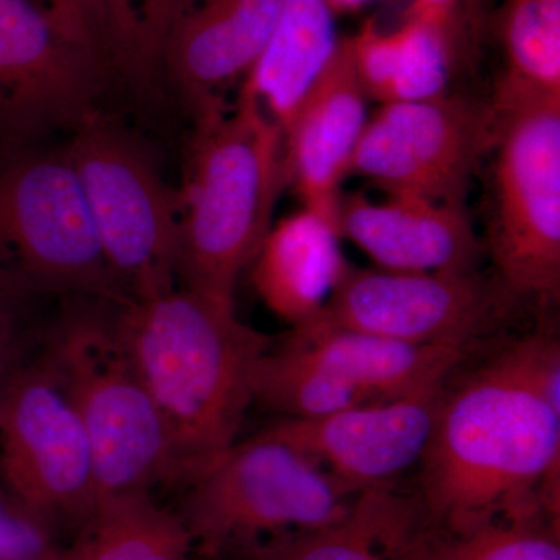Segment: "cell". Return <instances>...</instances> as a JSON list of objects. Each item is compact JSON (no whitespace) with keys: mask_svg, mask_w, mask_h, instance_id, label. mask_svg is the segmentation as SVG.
<instances>
[{"mask_svg":"<svg viewBox=\"0 0 560 560\" xmlns=\"http://www.w3.org/2000/svg\"><path fill=\"white\" fill-rule=\"evenodd\" d=\"M529 521L511 525L490 522L455 540L430 545L427 560H560L558 537L530 528Z\"/></svg>","mask_w":560,"mask_h":560,"instance_id":"cell-26","label":"cell"},{"mask_svg":"<svg viewBox=\"0 0 560 560\" xmlns=\"http://www.w3.org/2000/svg\"><path fill=\"white\" fill-rule=\"evenodd\" d=\"M92 43L110 75L136 91L153 86L180 0H84Z\"/></svg>","mask_w":560,"mask_h":560,"instance_id":"cell-24","label":"cell"},{"mask_svg":"<svg viewBox=\"0 0 560 560\" xmlns=\"http://www.w3.org/2000/svg\"><path fill=\"white\" fill-rule=\"evenodd\" d=\"M0 271L35 293L127 304L66 149L0 150Z\"/></svg>","mask_w":560,"mask_h":560,"instance_id":"cell-7","label":"cell"},{"mask_svg":"<svg viewBox=\"0 0 560 560\" xmlns=\"http://www.w3.org/2000/svg\"><path fill=\"white\" fill-rule=\"evenodd\" d=\"M331 221L302 208L271 226L253 260V285L264 304L296 327L315 318L350 264Z\"/></svg>","mask_w":560,"mask_h":560,"instance_id":"cell-17","label":"cell"},{"mask_svg":"<svg viewBox=\"0 0 560 560\" xmlns=\"http://www.w3.org/2000/svg\"><path fill=\"white\" fill-rule=\"evenodd\" d=\"M0 477L5 492L54 526H86L94 514L98 486L90 440L43 353L3 383Z\"/></svg>","mask_w":560,"mask_h":560,"instance_id":"cell-10","label":"cell"},{"mask_svg":"<svg viewBox=\"0 0 560 560\" xmlns=\"http://www.w3.org/2000/svg\"><path fill=\"white\" fill-rule=\"evenodd\" d=\"M254 401L291 419L323 418L348 408L377 404L311 349L290 340L261 357L254 375Z\"/></svg>","mask_w":560,"mask_h":560,"instance_id":"cell-25","label":"cell"},{"mask_svg":"<svg viewBox=\"0 0 560 560\" xmlns=\"http://www.w3.org/2000/svg\"><path fill=\"white\" fill-rule=\"evenodd\" d=\"M38 2L54 14L55 20L60 22L73 38L88 44L95 50L84 0H38Z\"/></svg>","mask_w":560,"mask_h":560,"instance_id":"cell-30","label":"cell"},{"mask_svg":"<svg viewBox=\"0 0 560 560\" xmlns=\"http://www.w3.org/2000/svg\"><path fill=\"white\" fill-rule=\"evenodd\" d=\"M493 3H495V0H464L467 31H469L475 47L480 46L482 36L489 31Z\"/></svg>","mask_w":560,"mask_h":560,"instance_id":"cell-31","label":"cell"},{"mask_svg":"<svg viewBox=\"0 0 560 560\" xmlns=\"http://www.w3.org/2000/svg\"><path fill=\"white\" fill-rule=\"evenodd\" d=\"M70 132L65 149L125 300L171 293L178 287V194L140 140L101 109Z\"/></svg>","mask_w":560,"mask_h":560,"instance_id":"cell-6","label":"cell"},{"mask_svg":"<svg viewBox=\"0 0 560 560\" xmlns=\"http://www.w3.org/2000/svg\"><path fill=\"white\" fill-rule=\"evenodd\" d=\"M109 77L38 0H0V150L75 130L98 110Z\"/></svg>","mask_w":560,"mask_h":560,"instance_id":"cell-12","label":"cell"},{"mask_svg":"<svg viewBox=\"0 0 560 560\" xmlns=\"http://www.w3.org/2000/svg\"><path fill=\"white\" fill-rule=\"evenodd\" d=\"M73 560H189L194 540L176 512L150 492L101 497Z\"/></svg>","mask_w":560,"mask_h":560,"instance_id":"cell-23","label":"cell"},{"mask_svg":"<svg viewBox=\"0 0 560 560\" xmlns=\"http://www.w3.org/2000/svg\"><path fill=\"white\" fill-rule=\"evenodd\" d=\"M350 39L361 86L381 105L444 97L455 73L467 68L444 28L415 13L389 33L366 22Z\"/></svg>","mask_w":560,"mask_h":560,"instance_id":"cell-19","label":"cell"},{"mask_svg":"<svg viewBox=\"0 0 560 560\" xmlns=\"http://www.w3.org/2000/svg\"><path fill=\"white\" fill-rule=\"evenodd\" d=\"M420 464L427 511L453 533L500 512L529 521L559 482L560 411L530 381L521 338L453 388L445 383Z\"/></svg>","mask_w":560,"mask_h":560,"instance_id":"cell-1","label":"cell"},{"mask_svg":"<svg viewBox=\"0 0 560 560\" xmlns=\"http://www.w3.org/2000/svg\"><path fill=\"white\" fill-rule=\"evenodd\" d=\"M250 551L254 560H427V540L412 534L405 504L375 488L359 493L340 522L270 537Z\"/></svg>","mask_w":560,"mask_h":560,"instance_id":"cell-21","label":"cell"},{"mask_svg":"<svg viewBox=\"0 0 560 560\" xmlns=\"http://www.w3.org/2000/svg\"><path fill=\"white\" fill-rule=\"evenodd\" d=\"M525 300L493 271L405 272L353 268L311 320L429 348H471Z\"/></svg>","mask_w":560,"mask_h":560,"instance_id":"cell-9","label":"cell"},{"mask_svg":"<svg viewBox=\"0 0 560 560\" xmlns=\"http://www.w3.org/2000/svg\"><path fill=\"white\" fill-rule=\"evenodd\" d=\"M368 102L353 62L352 39L340 38L329 65L283 132L287 184L296 191L302 208L334 224L341 184L350 175L353 153L370 119Z\"/></svg>","mask_w":560,"mask_h":560,"instance_id":"cell-15","label":"cell"},{"mask_svg":"<svg viewBox=\"0 0 560 560\" xmlns=\"http://www.w3.org/2000/svg\"><path fill=\"white\" fill-rule=\"evenodd\" d=\"M178 194V287L234 305L238 276L259 253L289 187L279 125L256 102L194 117Z\"/></svg>","mask_w":560,"mask_h":560,"instance_id":"cell-3","label":"cell"},{"mask_svg":"<svg viewBox=\"0 0 560 560\" xmlns=\"http://www.w3.org/2000/svg\"><path fill=\"white\" fill-rule=\"evenodd\" d=\"M368 2H371V0H327L335 14L350 13V11L363 9Z\"/></svg>","mask_w":560,"mask_h":560,"instance_id":"cell-32","label":"cell"},{"mask_svg":"<svg viewBox=\"0 0 560 560\" xmlns=\"http://www.w3.org/2000/svg\"><path fill=\"white\" fill-rule=\"evenodd\" d=\"M55 526L0 490V560H73L62 548Z\"/></svg>","mask_w":560,"mask_h":560,"instance_id":"cell-27","label":"cell"},{"mask_svg":"<svg viewBox=\"0 0 560 560\" xmlns=\"http://www.w3.org/2000/svg\"><path fill=\"white\" fill-rule=\"evenodd\" d=\"M7 378H0V399H2V389H3V383H5Z\"/></svg>","mask_w":560,"mask_h":560,"instance_id":"cell-33","label":"cell"},{"mask_svg":"<svg viewBox=\"0 0 560 560\" xmlns=\"http://www.w3.org/2000/svg\"><path fill=\"white\" fill-rule=\"evenodd\" d=\"M335 226L383 270L474 271L485 253L466 206L352 191L340 195Z\"/></svg>","mask_w":560,"mask_h":560,"instance_id":"cell-16","label":"cell"},{"mask_svg":"<svg viewBox=\"0 0 560 560\" xmlns=\"http://www.w3.org/2000/svg\"><path fill=\"white\" fill-rule=\"evenodd\" d=\"M442 389L361 405L323 418H280L261 433L304 453L359 495L382 488L422 459Z\"/></svg>","mask_w":560,"mask_h":560,"instance_id":"cell-13","label":"cell"},{"mask_svg":"<svg viewBox=\"0 0 560 560\" xmlns=\"http://www.w3.org/2000/svg\"><path fill=\"white\" fill-rule=\"evenodd\" d=\"M114 323L167 431V482L190 486L237 444L270 338L180 287L117 304Z\"/></svg>","mask_w":560,"mask_h":560,"instance_id":"cell-2","label":"cell"},{"mask_svg":"<svg viewBox=\"0 0 560 560\" xmlns=\"http://www.w3.org/2000/svg\"><path fill=\"white\" fill-rule=\"evenodd\" d=\"M492 24L503 69L490 98L560 101V0H501Z\"/></svg>","mask_w":560,"mask_h":560,"instance_id":"cell-22","label":"cell"},{"mask_svg":"<svg viewBox=\"0 0 560 560\" xmlns=\"http://www.w3.org/2000/svg\"><path fill=\"white\" fill-rule=\"evenodd\" d=\"M187 489L178 514L194 545L210 555L334 525L357 499L315 460L264 433L232 445Z\"/></svg>","mask_w":560,"mask_h":560,"instance_id":"cell-8","label":"cell"},{"mask_svg":"<svg viewBox=\"0 0 560 560\" xmlns=\"http://www.w3.org/2000/svg\"><path fill=\"white\" fill-rule=\"evenodd\" d=\"M485 241L493 271L540 307L560 296V101H493Z\"/></svg>","mask_w":560,"mask_h":560,"instance_id":"cell-5","label":"cell"},{"mask_svg":"<svg viewBox=\"0 0 560 560\" xmlns=\"http://www.w3.org/2000/svg\"><path fill=\"white\" fill-rule=\"evenodd\" d=\"M287 340L311 349L372 401L405 399L440 390L469 353L408 345L319 320L293 327Z\"/></svg>","mask_w":560,"mask_h":560,"instance_id":"cell-18","label":"cell"},{"mask_svg":"<svg viewBox=\"0 0 560 560\" xmlns=\"http://www.w3.org/2000/svg\"><path fill=\"white\" fill-rule=\"evenodd\" d=\"M492 132L489 98L451 92L433 101L386 103L368 119L350 175L386 197L466 206Z\"/></svg>","mask_w":560,"mask_h":560,"instance_id":"cell-11","label":"cell"},{"mask_svg":"<svg viewBox=\"0 0 560 560\" xmlns=\"http://www.w3.org/2000/svg\"><path fill=\"white\" fill-rule=\"evenodd\" d=\"M35 291L21 280L0 271V378H7L22 363L28 302Z\"/></svg>","mask_w":560,"mask_h":560,"instance_id":"cell-28","label":"cell"},{"mask_svg":"<svg viewBox=\"0 0 560 560\" xmlns=\"http://www.w3.org/2000/svg\"><path fill=\"white\" fill-rule=\"evenodd\" d=\"M55 324L43 355L86 430L98 499L150 492L167 482L168 438L156 404L114 323L113 302L77 298Z\"/></svg>","mask_w":560,"mask_h":560,"instance_id":"cell-4","label":"cell"},{"mask_svg":"<svg viewBox=\"0 0 560 560\" xmlns=\"http://www.w3.org/2000/svg\"><path fill=\"white\" fill-rule=\"evenodd\" d=\"M338 40L327 0H282L270 39L238 95L256 102L285 132Z\"/></svg>","mask_w":560,"mask_h":560,"instance_id":"cell-20","label":"cell"},{"mask_svg":"<svg viewBox=\"0 0 560 560\" xmlns=\"http://www.w3.org/2000/svg\"><path fill=\"white\" fill-rule=\"evenodd\" d=\"M282 0H180L162 51V72L194 114L230 106L270 39Z\"/></svg>","mask_w":560,"mask_h":560,"instance_id":"cell-14","label":"cell"},{"mask_svg":"<svg viewBox=\"0 0 560 560\" xmlns=\"http://www.w3.org/2000/svg\"><path fill=\"white\" fill-rule=\"evenodd\" d=\"M411 13L436 22L451 36L467 66L474 60L477 47L471 43L464 16V0H412Z\"/></svg>","mask_w":560,"mask_h":560,"instance_id":"cell-29","label":"cell"}]
</instances>
